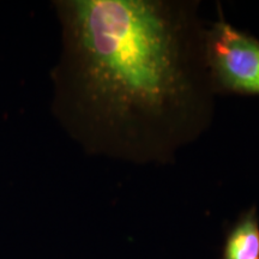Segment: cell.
Here are the masks:
<instances>
[{"label": "cell", "instance_id": "cell-1", "mask_svg": "<svg viewBox=\"0 0 259 259\" xmlns=\"http://www.w3.org/2000/svg\"><path fill=\"white\" fill-rule=\"evenodd\" d=\"M60 9L65 84L97 150L168 164L211 126L219 90L198 3L71 0Z\"/></svg>", "mask_w": 259, "mask_h": 259}, {"label": "cell", "instance_id": "cell-2", "mask_svg": "<svg viewBox=\"0 0 259 259\" xmlns=\"http://www.w3.org/2000/svg\"><path fill=\"white\" fill-rule=\"evenodd\" d=\"M208 59L219 92L259 95V41L226 22L208 29Z\"/></svg>", "mask_w": 259, "mask_h": 259}, {"label": "cell", "instance_id": "cell-3", "mask_svg": "<svg viewBox=\"0 0 259 259\" xmlns=\"http://www.w3.org/2000/svg\"><path fill=\"white\" fill-rule=\"evenodd\" d=\"M222 259H259V220L254 206L242 213L231 228Z\"/></svg>", "mask_w": 259, "mask_h": 259}]
</instances>
